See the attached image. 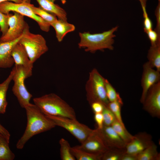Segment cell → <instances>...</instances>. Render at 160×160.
<instances>
[{"instance_id": "31", "label": "cell", "mask_w": 160, "mask_h": 160, "mask_svg": "<svg viewBox=\"0 0 160 160\" xmlns=\"http://www.w3.org/2000/svg\"><path fill=\"white\" fill-rule=\"evenodd\" d=\"M11 14H5L0 12V28L1 36L5 35L8 29V19Z\"/></svg>"}, {"instance_id": "39", "label": "cell", "mask_w": 160, "mask_h": 160, "mask_svg": "<svg viewBox=\"0 0 160 160\" xmlns=\"http://www.w3.org/2000/svg\"><path fill=\"white\" fill-rule=\"evenodd\" d=\"M11 1L16 3H21L23 2V0H0V3L6 1Z\"/></svg>"}, {"instance_id": "32", "label": "cell", "mask_w": 160, "mask_h": 160, "mask_svg": "<svg viewBox=\"0 0 160 160\" xmlns=\"http://www.w3.org/2000/svg\"><path fill=\"white\" fill-rule=\"evenodd\" d=\"M144 18L143 21L144 29L145 32L152 29L153 23L152 21L149 17L146 9V7H142Z\"/></svg>"}, {"instance_id": "38", "label": "cell", "mask_w": 160, "mask_h": 160, "mask_svg": "<svg viewBox=\"0 0 160 160\" xmlns=\"http://www.w3.org/2000/svg\"><path fill=\"white\" fill-rule=\"evenodd\" d=\"M137 155L126 153L123 156L121 160H137Z\"/></svg>"}, {"instance_id": "6", "label": "cell", "mask_w": 160, "mask_h": 160, "mask_svg": "<svg viewBox=\"0 0 160 160\" xmlns=\"http://www.w3.org/2000/svg\"><path fill=\"white\" fill-rule=\"evenodd\" d=\"M15 72L12 80L14 84L12 90L21 107L24 108L30 104L32 95L28 91L25 84V79L32 75V71L21 66L15 65Z\"/></svg>"}, {"instance_id": "8", "label": "cell", "mask_w": 160, "mask_h": 160, "mask_svg": "<svg viewBox=\"0 0 160 160\" xmlns=\"http://www.w3.org/2000/svg\"><path fill=\"white\" fill-rule=\"evenodd\" d=\"M31 4L25 2L16 3L11 1H6L0 3V12L8 14L10 12H16L28 17L35 20L42 31L48 32L50 25L40 17L36 15L31 7Z\"/></svg>"}, {"instance_id": "15", "label": "cell", "mask_w": 160, "mask_h": 160, "mask_svg": "<svg viewBox=\"0 0 160 160\" xmlns=\"http://www.w3.org/2000/svg\"><path fill=\"white\" fill-rule=\"evenodd\" d=\"M23 35L14 40L0 41V68H9L15 63L12 55V51Z\"/></svg>"}, {"instance_id": "37", "label": "cell", "mask_w": 160, "mask_h": 160, "mask_svg": "<svg viewBox=\"0 0 160 160\" xmlns=\"http://www.w3.org/2000/svg\"><path fill=\"white\" fill-rule=\"evenodd\" d=\"M0 134L9 142L10 135L8 131L0 123Z\"/></svg>"}, {"instance_id": "14", "label": "cell", "mask_w": 160, "mask_h": 160, "mask_svg": "<svg viewBox=\"0 0 160 160\" xmlns=\"http://www.w3.org/2000/svg\"><path fill=\"white\" fill-rule=\"evenodd\" d=\"M75 147L91 153L101 155H102L108 149L97 133L95 129L94 130L81 145Z\"/></svg>"}, {"instance_id": "12", "label": "cell", "mask_w": 160, "mask_h": 160, "mask_svg": "<svg viewBox=\"0 0 160 160\" xmlns=\"http://www.w3.org/2000/svg\"><path fill=\"white\" fill-rule=\"evenodd\" d=\"M105 145L108 148H125L126 144L118 135L111 126L104 125L100 129H95Z\"/></svg>"}, {"instance_id": "33", "label": "cell", "mask_w": 160, "mask_h": 160, "mask_svg": "<svg viewBox=\"0 0 160 160\" xmlns=\"http://www.w3.org/2000/svg\"><path fill=\"white\" fill-rule=\"evenodd\" d=\"M146 33L151 41V46L155 45L158 40L160 39V36L155 30L151 29L148 31Z\"/></svg>"}, {"instance_id": "2", "label": "cell", "mask_w": 160, "mask_h": 160, "mask_svg": "<svg viewBox=\"0 0 160 160\" xmlns=\"http://www.w3.org/2000/svg\"><path fill=\"white\" fill-rule=\"evenodd\" d=\"M33 101L45 115L76 119L73 108L55 94L51 93L34 98Z\"/></svg>"}, {"instance_id": "5", "label": "cell", "mask_w": 160, "mask_h": 160, "mask_svg": "<svg viewBox=\"0 0 160 160\" xmlns=\"http://www.w3.org/2000/svg\"><path fill=\"white\" fill-rule=\"evenodd\" d=\"M19 43L24 47L33 64L48 50L44 38L40 34L31 33L29 26L24 31Z\"/></svg>"}, {"instance_id": "35", "label": "cell", "mask_w": 160, "mask_h": 160, "mask_svg": "<svg viewBox=\"0 0 160 160\" xmlns=\"http://www.w3.org/2000/svg\"><path fill=\"white\" fill-rule=\"evenodd\" d=\"M90 105L94 113H102L104 107L106 106L98 102H94Z\"/></svg>"}, {"instance_id": "41", "label": "cell", "mask_w": 160, "mask_h": 160, "mask_svg": "<svg viewBox=\"0 0 160 160\" xmlns=\"http://www.w3.org/2000/svg\"><path fill=\"white\" fill-rule=\"evenodd\" d=\"M52 2L54 3V2L55 1V0H50ZM62 2V3L64 4H65L66 2V0H60Z\"/></svg>"}, {"instance_id": "42", "label": "cell", "mask_w": 160, "mask_h": 160, "mask_svg": "<svg viewBox=\"0 0 160 160\" xmlns=\"http://www.w3.org/2000/svg\"><path fill=\"white\" fill-rule=\"evenodd\" d=\"M31 0H23V2H26L28 3H30Z\"/></svg>"}, {"instance_id": "11", "label": "cell", "mask_w": 160, "mask_h": 160, "mask_svg": "<svg viewBox=\"0 0 160 160\" xmlns=\"http://www.w3.org/2000/svg\"><path fill=\"white\" fill-rule=\"evenodd\" d=\"M160 72L155 70L147 61L143 65V71L141 79L142 92L140 99L142 104L143 103L147 92L154 84L160 81Z\"/></svg>"}, {"instance_id": "27", "label": "cell", "mask_w": 160, "mask_h": 160, "mask_svg": "<svg viewBox=\"0 0 160 160\" xmlns=\"http://www.w3.org/2000/svg\"><path fill=\"white\" fill-rule=\"evenodd\" d=\"M123 104L122 100H117L109 102L107 107L114 114L116 120L123 126L125 127L121 115V107Z\"/></svg>"}, {"instance_id": "36", "label": "cell", "mask_w": 160, "mask_h": 160, "mask_svg": "<svg viewBox=\"0 0 160 160\" xmlns=\"http://www.w3.org/2000/svg\"><path fill=\"white\" fill-rule=\"evenodd\" d=\"M94 119L97 125V129H101L103 126V118L102 113H95Z\"/></svg>"}, {"instance_id": "3", "label": "cell", "mask_w": 160, "mask_h": 160, "mask_svg": "<svg viewBox=\"0 0 160 160\" xmlns=\"http://www.w3.org/2000/svg\"><path fill=\"white\" fill-rule=\"evenodd\" d=\"M118 27L116 26L101 33L91 34L88 32H79L80 39L79 47L84 49L85 51L92 53L105 49L112 50L114 49V38L116 36L114 33Z\"/></svg>"}, {"instance_id": "26", "label": "cell", "mask_w": 160, "mask_h": 160, "mask_svg": "<svg viewBox=\"0 0 160 160\" xmlns=\"http://www.w3.org/2000/svg\"><path fill=\"white\" fill-rule=\"evenodd\" d=\"M60 145V155L62 160H75L76 159L72 154L71 148L68 142L63 138L59 141Z\"/></svg>"}, {"instance_id": "17", "label": "cell", "mask_w": 160, "mask_h": 160, "mask_svg": "<svg viewBox=\"0 0 160 160\" xmlns=\"http://www.w3.org/2000/svg\"><path fill=\"white\" fill-rule=\"evenodd\" d=\"M40 7L44 10L55 15L58 19L67 21V14L65 11L58 5L50 0H36Z\"/></svg>"}, {"instance_id": "13", "label": "cell", "mask_w": 160, "mask_h": 160, "mask_svg": "<svg viewBox=\"0 0 160 160\" xmlns=\"http://www.w3.org/2000/svg\"><path fill=\"white\" fill-rule=\"evenodd\" d=\"M133 136L132 140L126 145V153L137 155L153 142L152 136L145 132H140Z\"/></svg>"}, {"instance_id": "40", "label": "cell", "mask_w": 160, "mask_h": 160, "mask_svg": "<svg viewBox=\"0 0 160 160\" xmlns=\"http://www.w3.org/2000/svg\"><path fill=\"white\" fill-rule=\"evenodd\" d=\"M140 3L142 7H146L147 0H138Z\"/></svg>"}, {"instance_id": "23", "label": "cell", "mask_w": 160, "mask_h": 160, "mask_svg": "<svg viewBox=\"0 0 160 160\" xmlns=\"http://www.w3.org/2000/svg\"><path fill=\"white\" fill-rule=\"evenodd\" d=\"M9 142L0 134V160H13L15 157L10 150Z\"/></svg>"}, {"instance_id": "28", "label": "cell", "mask_w": 160, "mask_h": 160, "mask_svg": "<svg viewBox=\"0 0 160 160\" xmlns=\"http://www.w3.org/2000/svg\"><path fill=\"white\" fill-rule=\"evenodd\" d=\"M31 7L36 15L41 17L50 26L52 23L57 20L55 15L44 10L40 7H36L31 4Z\"/></svg>"}, {"instance_id": "16", "label": "cell", "mask_w": 160, "mask_h": 160, "mask_svg": "<svg viewBox=\"0 0 160 160\" xmlns=\"http://www.w3.org/2000/svg\"><path fill=\"white\" fill-rule=\"evenodd\" d=\"M12 55L15 65L21 66L27 70L32 71L33 64L31 62L24 47L19 42L13 48Z\"/></svg>"}, {"instance_id": "21", "label": "cell", "mask_w": 160, "mask_h": 160, "mask_svg": "<svg viewBox=\"0 0 160 160\" xmlns=\"http://www.w3.org/2000/svg\"><path fill=\"white\" fill-rule=\"evenodd\" d=\"M137 160H159L160 153L157 145L153 142L148 147L137 154Z\"/></svg>"}, {"instance_id": "22", "label": "cell", "mask_w": 160, "mask_h": 160, "mask_svg": "<svg viewBox=\"0 0 160 160\" xmlns=\"http://www.w3.org/2000/svg\"><path fill=\"white\" fill-rule=\"evenodd\" d=\"M71 151L75 159L78 160H101L103 155L91 153L75 146L71 147Z\"/></svg>"}, {"instance_id": "18", "label": "cell", "mask_w": 160, "mask_h": 160, "mask_svg": "<svg viewBox=\"0 0 160 160\" xmlns=\"http://www.w3.org/2000/svg\"><path fill=\"white\" fill-rule=\"evenodd\" d=\"M51 26L55 29L56 38L59 42L61 41L67 34L75 30V26L67 21L57 19Z\"/></svg>"}, {"instance_id": "29", "label": "cell", "mask_w": 160, "mask_h": 160, "mask_svg": "<svg viewBox=\"0 0 160 160\" xmlns=\"http://www.w3.org/2000/svg\"><path fill=\"white\" fill-rule=\"evenodd\" d=\"M105 86L106 96L109 102L122 100L119 93L106 79L105 80Z\"/></svg>"}, {"instance_id": "25", "label": "cell", "mask_w": 160, "mask_h": 160, "mask_svg": "<svg viewBox=\"0 0 160 160\" xmlns=\"http://www.w3.org/2000/svg\"><path fill=\"white\" fill-rule=\"evenodd\" d=\"M125 148H109L103 153L101 160H121Z\"/></svg>"}, {"instance_id": "24", "label": "cell", "mask_w": 160, "mask_h": 160, "mask_svg": "<svg viewBox=\"0 0 160 160\" xmlns=\"http://www.w3.org/2000/svg\"><path fill=\"white\" fill-rule=\"evenodd\" d=\"M111 126L126 144L133 138L134 136L131 134L126 127L123 126L116 120Z\"/></svg>"}, {"instance_id": "10", "label": "cell", "mask_w": 160, "mask_h": 160, "mask_svg": "<svg viewBox=\"0 0 160 160\" xmlns=\"http://www.w3.org/2000/svg\"><path fill=\"white\" fill-rule=\"evenodd\" d=\"M143 109L152 116L160 117V81L149 89L142 104Z\"/></svg>"}, {"instance_id": "34", "label": "cell", "mask_w": 160, "mask_h": 160, "mask_svg": "<svg viewBox=\"0 0 160 160\" xmlns=\"http://www.w3.org/2000/svg\"><path fill=\"white\" fill-rule=\"evenodd\" d=\"M155 14L156 20V25L155 31L158 35L160 36V0H159V3L156 8Z\"/></svg>"}, {"instance_id": "1", "label": "cell", "mask_w": 160, "mask_h": 160, "mask_svg": "<svg viewBox=\"0 0 160 160\" xmlns=\"http://www.w3.org/2000/svg\"><path fill=\"white\" fill-rule=\"evenodd\" d=\"M24 108L27 116V125L23 134L16 144V148L18 149H23L33 136L56 126L35 104L30 103Z\"/></svg>"}, {"instance_id": "30", "label": "cell", "mask_w": 160, "mask_h": 160, "mask_svg": "<svg viewBox=\"0 0 160 160\" xmlns=\"http://www.w3.org/2000/svg\"><path fill=\"white\" fill-rule=\"evenodd\" d=\"M103 118L104 125L111 126L116 120L113 113L108 108L105 106L102 113Z\"/></svg>"}, {"instance_id": "4", "label": "cell", "mask_w": 160, "mask_h": 160, "mask_svg": "<svg viewBox=\"0 0 160 160\" xmlns=\"http://www.w3.org/2000/svg\"><path fill=\"white\" fill-rule=\"evenodd\" d=\"M105 79L96 68L89 73L85 88L87 100L90 105L94 102H98L107 106L109 102L106 93Z\"/></svg>"}, {"instance_id": "9", "label": "cell", "mask_w": 160, "mask_h": 160, "mask_svg": "<svg viewBox=\"0 0 160 160\" xmlns=\"http://www.w3.org/2000/svg\"><path fill=\"white\" fill-rule=\"evenodd\" d=\"M14 12L9 17L8 29L5 34L0 38L1 42L12 41L19 38L29 26L24 20L23 15L16 12Z\"/></svg>"}, {"instance_id": "7", "label": "cell", "mask_w": 160, "mask_h": 160, "mask_svg": "<svg viewBox=\"0 0 160 160\" xmlns=\"http://www.w3.org/2000/svg\"><path fill=\"white\" fill-rule=\"evenodd\" d=\"M55 125L63 127L71 133L81 143L93 132L94 130L79 123L76 119L45 115Z\"/></svg>"}, {"instance_id": "20", "label": "cell", "mask_w": 160, "mask_h": 160, "mask_svg": "<svg viewBox=\"0 0 160 160\" xmlns=\"http://www.w3.org/2000/svg\"><path fill=\"white\" fill-rule=\"evenodd\" d=\"M147 57L150 66L160 72V39L155 45L150 47Z\"/></svg>"}, {"instance_id": "19", "label": "cell", "mask_w": 160, "mask_h": 160, "mask_svg": "<svg viewBox=\"0 0 160 160\" xmlns=\"http://www.w3.org/2000/svg\"><path fill=\"white\" fill-rule=\"evenodd\" d=\"M15 72V69L14 67L9 76L0 84V114H4L6 112L8 104L6 98L7 93Z\"/></svg>"}]
</instances>
